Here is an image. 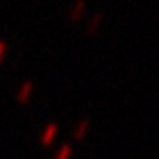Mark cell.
<instances>
[{"label": "cell", "instance_id": "obj_1", "mask_svg": "<svg viewBox=\"0 0 159 159\" xmlns=\"http://www.w3.org/2000/svg\"><path fill=\"white\" fill-rule=\"evenodd\" d=\"M55 133H57V125L55 124L48 125V127H46L44 136L41 138V143H43V145H50V143L53 142V138H55Z\"/></svg>", "mask_w": 159, "mask_h": 159}, {"label": "cell", "instance_id": "obj_2", "mask_svg": "<svg viewBox=\"0 0 159 159\" xmlns=\"http://www.w3.org/2000/svg\"><path fill=\"white\" fill-rule=\"evenodd\" d=\"M30 90H32V83H25V85H23V89H21V92H20V101H21V102L27 101V97H29Z\"/></svg>", "mask_w": 159, "mask_h": 159}, {"label": "cell", "instance_id": "obj_3", "mask_svg": "<svg viewBox=\"0 0 159 159\" xmlns=\"http://www.w3.org/2000/svg\"><path fill=\"white\" fill-rule=\"evenodd\" d=\"M83 7H85V2H83V0H80L78 4L74 6V11L71 12V20H73V21H74V20H76L78 16H80V12L83 11Z\"/></svg>", "mask_w": 159, "mask_h": 159}, {"label": "cell", "instance_id": "obj_4", "mask_svg": "<svg viewBox=\"0 0 159 159\" xmlns=\"http://www.w3.org/2000/svg\"><path fill=\"white\" fill-rule=\"evenodd\" d=\"M69 156H71V147H69V145H66V147H64L62 150L57 154V157H55V159H69Z\"/></svg>", "mask_w": 159, "mask_h": 159}, {"label": "cell", "instance_id": "obj_5", "mask_svg": "<svg viewBox=\"0 0 159 159\" xmlns=\"http://www.w3.org/2000/svg\"><path fill=\"white\" fill-rule=\"evenodd\" d=\"M87 125H89V122H87V120H83V122H81V125H80V129L76 131V133H74V136L78 138V140H81V138H83V134H85V129H87Z\"/></svg>", "mask_w": 159, "mask_h": 159}, {"label": "cell", "instance_id": "obj_6", "mask_svg": "<svg viewBox=\"0 0 159 159\" xmlns=\"http://www.w3.org/2000/svg\"><path fill=\"white\" fill-rule=\"evenodd\" d=\"M4 53H6V43L0 41V60H2V57H4Z\"/></svg>", "mask_w": 159, "mask_h": 159}]
</instances>
